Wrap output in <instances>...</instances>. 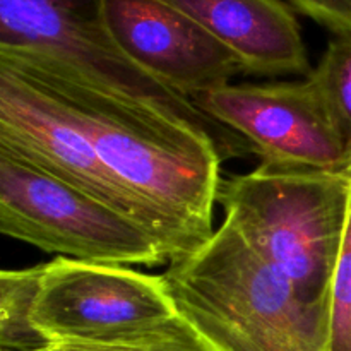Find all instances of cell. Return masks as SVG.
I'll return each instance as SVG.
<instances>
[{
	"mask_svg": "<svg viewBox=\"0 0 351 351\" xmlns=\"http://www.w3.org/2000/svg\"><path fill=\"white\" fill-rule=\"evenodd\" d=\"M0 64L57 101L103 163L192 250L211 239L223 158L208 134L43 55L0 50Z\"/></svg>",
	"mask_w": 351,
	"mask_h": 351,
	"instance_id": "6da1fadb",
	"label": "cell"
},
{
	"mask_svg": "<svg viewBox=\"0 0 351 351\" xmlns=\"http://www.w3.org/2000/svg\"><path fill=\"white\" fill-rule=\"evenodd\" d=\"M163 278L178 315L215 351H328L326 304H305L228 223Z\"/></svg>",
	"mask_w": 351,
	"mask_h": 351,
	"instance_id": "7a4b0ae2",
	"label": "cell"
},
{
	"mask_svg": "<svg viewBox=\"0 0 351 351\" xmlns=\"http://www.w3.org/2000/svg\"><path fill=\"white\" fill-rule=\"evenodd\" d=\"M218 202L225 223L305 304H326L348 223L351 171L259 163L249 173L223 178Z\"/></svg>",
	"mask_w": 351,
	"mask_h": 351,
	"instance_id": "3957f363",
	"label": "cell"
},
{
	"mask_svg": "<svg viewBox=\"0 0 351 351\" xmlns=\"http://www.w3.org/2000/svg\"><path fill=\"white\" fill-rule=\"evenodd\" d=\"M0 50L43 55L120 95L171 113L208 134L223 161L252 154L228 127L144 74L110 34L103 0H0Z\"/></svg>",
	"mask_w": 351,
	"mask_h": 351,
	"instance_id": "277c9868",
	"label": "cell"
},
{
	"mask_svg": "<svg viewBox=\"0 0 351 351\" xmlns=\"http://www.w3.org/2000/svg\"><path fill=\"white\" fill-rule=\"evenodd\" d=\"M0 232L43 252L86 263H168L139 223L5 149H0Z\"/></svg>",
	"mask_w": 351,
	"mask_h": 351,
	"instance_id": "5b68a950",
	"label": "cell"
},
{
	"mask_svg": "<svg viewBox=\"0 0 351 351\" xmlns=\"http://www.w3.org/2000/svg\"><path fill=\"white\" fill-rule=\"evenodd\" d=\"M0 149L93 195L147 230L168 263L194 252L163 215L130 191L57 101L0 64Z\"/></svg>",
	"mask_w": 351,
	"mask_h": 351,
	"instance_id": "8992f818",
	"label": "cell"
},
{
	"mask_svg": "<svg viewBox=\"0 0 351 351\" xmlns=\"http://www.w3.org/2000/svg\"><path fill=\"white\" fill-rule=\"evenodd\" d=\"M177 315L163 274L57 257L45 264L33 326L48 345H122Z\"/></svg>",
	"mask_w": 351,
	"mask_h": 351,
	"instance_id": "52a82bcc",
	"label": "cell"
},
{
	"mask_svg": "<svg viewBox=\"0 0 351 351\" xmlns=\"http://www.w3.org/2000/svg\"><path fill=\"white\" fill-rule=\"evenodd\" d=\"M194 105L247 141L261 165L287 170L351 171L345 143L311 79L221 86Z\"/></svg>",
	"mask_w": 351,
	"mask_h": 351,
	"instance_id": "ba28073f",
	"label": "cell"
},
{
	"mask_svg": "<svg viewBox=\"0 0 351 351\" xmlns=\"http://www.w3.org/2000/svg\"><path fill=\"white\" fill-rule=\"evenodd\" d=\"M103 12L120 51L191 101L245 74L232 50L167 0H103Z\"/></svg>",
	"mask_w": 351,
	"mask_h": 351,
	"instance_id": "9c48e42d",
	"label": "cell"
},
{
	"mask_svg": "<svg viewBox=\"0 0 351 351\" xmlns=\"http://www.w3.org/2000/svg\"><path fill=\"white\" fill-rule=\"evenodd\" d=\"M242 62L245 74L305 75L312 72L300 24L283 0H167Z\"/></svg>",
	"mask_w": 351,
	"mask_h": 351,
	"instance_id": "30bf717a",
	"label": "cell"
},
{
	"mask_svg": "<svg viewBox=\"0 0 351 351\" xmlns=\"http://www.w3.org/2000/svg\"><path fill=\"white\" fill-rule=\"evenodd\" d=\"M45 264L0 274V351H36L48 346L33 326V308Z\"/></svg>",
	"mask_w": 351,
	"mask_h": 351,
	"instance_id": "8fae6325",
	"label": "cell"
},
{
	"mask_svg": "<svg viewBox=\"0 0 351 351\" xmlns=\"http://www.w3.org/2000/svg\"><path fill=\"white\" fill-rule=\"evenodd\" d=\"M307 77L321 95L351 158V34H336Z\"/></svg>",
	"mask_w": 351,
	"mask_h": 351,
	"instance_id": "7c38bea8",
	"label": "cell"
},
{
	"mask_svg": "<svg viewBox=\"0 0 351 351\" xmlns=\"http://www.w3.org/2000/svg\"><path fill=\"white\" fill-rule=\"evenodd\" d=\"M328 351H351V204L341 252L326 298Z\"/></svg>",
	"mask_w": 351,
	"mask_h": 351,
	"instance_id": "4fadbf2b",
	"label": "cell"
},
{
	"mask_svg": "<svg viewBox=\"0 0 351 351\" xmlns=\"http://www.w3.org/2000/svg\"><path fill=\"white\" fill-rule=\"evenodd\" d=\"M122 345L132 351H215L180 315Z\"/></svg>",
	"mask_w": 351,
	"mask_h": 351,
	"instance_id": "5bb4252c",
	"label": "cell"
},
{
	"mask_svg": "<svg viewBox=\"0 0 351 351\" xmlns=\"http://www.w3.org/2000/svg\"><path fill=\"white\" fill-rule=\"evenodd\" d=\"M335 34H351V0H283Z\"/></svg>",
	"mask_w": 351,
	"mask_h": 351,
	"instance_id": "9a60e30c",
	"label": "cell"
},
{
	"mask_svg": "<svg viewBox=\"0 0 351 351\" xmlns=\"http://www.w3.org/2000/svg\"><path fill=\"white\" fill-rule=\"evenodd\" d=\"M36 351H132L125 345H96V343H57Z\"/></svg>",
	"mask_w": 351,
	"mask_h": 351,
	"instance_id": "2e32d148",
	"label": "cell"
}]
</instances>
